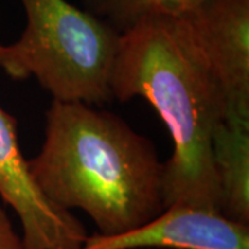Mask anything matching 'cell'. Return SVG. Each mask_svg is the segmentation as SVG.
<instances>
[{
    "instance_id": "cell-1",
    "label": "cell",
    "mask_w": 249,
    "mask_h": 249,
    "mask_svg": "<svg viewBox=\"0 0 249 249\" xmlns=\"http://www.w3.org/2000/svg\"><path fill=\"white\" fill-rule=\"evenodd\" d=\"M109 86L121 103L145 98L170 133L165 208L220 213L212 137L226 118V100L187 18H144L122 32Z\"/></svg>"
},
{
    "instance_id": "cell-2",
    "label": "cell",
    "mask_w": 249,
    "mask_h": 249,
    "mask_svg": "<svg viewBox=\"0 0 249 249\" xmlns=\"http://www.w3.org/2000/svg\"><path fill=\"white\" fill-rule=\"evenodd\" d=\"M28 165L53 204L83 211L100 235L130 231L165 209V162L151 140L82 101L53 100L42 148Z\"/></svg>"
},
{
    "instance_id": "cell-3",
    "label": "cell",
    "mask_w": 249,
    "mask_h": 249,
    "mask_svg": "<svg viewBox=\"0 0 249 249\" xmlns=\"http://www.w3.org/2000/svg\"><path fill=\"white\" fill-rule=\"evenodd\" d=\"M19 1L27 27L9 45L10 76H35L58 101H112L109 82L121 32L67 0Z\"/></svg>"
},
{
    "instance_id": "cell-4",
    "label": "cell",
    "mask_w": 249,
    "mask_h": 249,
    "mask_svg": "<svg viewBox=\"0 0 249 249\" xmlns=\"http://www.w3.org/2000/svg\"><path fill=\"white\" fill-rule=\"evenodd\" d=\"M0 198L21 222L24 249H79L89 235L70 211L53 204L36 186L19 148L17 119L1 107Z\"/></svg>"
},
{
    "instance_id": "cell-5",
    "label": "cell",
    "mask_w": 249,
    "mask_h": 249,
    "mask_svg": "<svg viewBox=\"0 0 249 249\" xmlns=\"http://www.w3.org/2000/svg\"><path fill=\"white\" fill-rule=\"evenodd\" d=\"M226 100V118L249 119V0H205L184 14Z\"/></svg>"
},
{
    "instance_id": "cell-6",
    "label": "cell",
    "mask_w": 249,
    "mask_h": 249,
    "mask_svg": "<svg viewBox=\"0 0 249 249\" xmlns=\"http://www.w3.org/2000/svg\"><path fill=\"white\" fill-rule=\"evenodd\" d=\"M249 249V224L219 212L169 206L157 217L118 235H88L79 249Z\"/></svg>"
},
{
    "instance_id": "cell-7",
    "label": "cell",
    "mask_w": 249,
    "mask_h": 249,
    "mask_svg": "<svg viewBox=\"0 0 249 249\" xmlns=\"http://www.w3.org/2000/svg\"><path fill=\"white\" fill-rule=\"evenodd\" d=\"M212 160L220 213L232 222L249 224V119L227 116L216 126Z\"/></svg>"
},
{
    "instance_id": "cell-8",
    "label": "cell",
    "mask_w": 249,
    "mask_h": 249,
    "mask_svg": "<svg viewBox=\"0 0 249 249\" xmlns=\"http://www.w3.org/2000/svg\"><path fill=\"white\" fill-rule=\"evenodd\" d=\"M205 0H85L86 10L118 32L150 17H180Z\"/></svg>"
},
{
    "instance_id": "cell-9",
    "label": "cell",
    "mask_w": 249,
    "mask_h": 249,
    "mask_svg": "<svg viewBox=\"0 0 249 249\" xmlns=\"http://www.w3.org/2000/svg\"><path fill=\"white\" fill-rule=\"evenodd\" d=\"M0 249H24L21 235L18 234L6 211L0 205Z\"/></svg>"
},
{
    "instance_id": "cell-10",
    "label": "cell",
    "mask_w": 249,
    "mask_h": 249,
    "mask_svg": "<svg viewBox=\"0 0 249 249\" xmlns=\"http://www.w3.org/2000/svg\"><path fill=\"white\" fill-rule=\"evenodd\" d=\"M0 68L9 73L11 70V60H10L9 45H0Z\"/></svg>"
}]
</instances>
